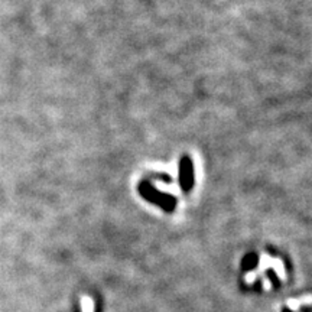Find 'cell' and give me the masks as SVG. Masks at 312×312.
Wrapping results in <instances>:
<instances>
[{"label": "cell", "mask_w": 312, "mask_h": 312, "mask_svg": "<svg viewBox=\"0 0 312 312\" xmlns=\"http://www.w3.org/2000/svg\"><path fill=\"white\" fill-rule=\"evenodd\" d=\"M283 312H291V311H289V309H285V311H283Z\"/></svg>", "instance_id": "7a4b0ae2"}, {"label": "cell", "mask_w": 312, "mask_h": 312, "mask_svg": "<svg viewBox=\"0 0 312 312\" xmlns=\"http://www.w3.org/2000/svg\"><path fill=\"white\" fill-rule=\"evenodd\" d=\"M256 263H257V257H256L254 254L247 256V257L245 259V261H243L245 268H247V269H252V268H254V266H256Z\"/></svg>", "instance_id": "6da1fadb"}]
</instances>
